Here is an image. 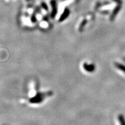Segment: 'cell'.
Here are the masks:
<instances>
[{
	"instance_id": "6da1fadb",
	"label": "cell",
	"mask_w": 125,
	"mask_h": 125,
	"mask_svg": "<svg viewBox=\"0 0 125 125\" xmlns=\"http://www.w3.org/2000/svg\"><path fill=\"white\" fill-rule=\"evenodd\" d=\"M50 5H51L52 8L51 12V18H54L57 13V6L56 1V0H51V1H50Z\"/></svg>"
},
{
	"instance_id": "7a4b0ae2",
	"label": "cell",
	"mask_w": 125,
	"mask_h": 125,
	"mask_svg": "<svg viewBox=\"0 0 125 125\" xmlns=\"http://www.w3.org/2000/svg\"><path fill=\"white\" fill-rule=\"evenodd\" d=\"M70 9L68 8L65 9V10H64L63 13H62V15H61L60 18L59 22H62V21H64V20H66V19H67V18H68V16L69 15H70Z\"/></svg>"
},
{
	"instance_id": "3957f363",
	"label": "cell",
	"mask_w": 125,
	"mask_h": 125,
	"mask_svg": "<svg viewBox=\"0 0 125 125\" xmlns=\"http://www.w3.org/2000/svg\"><path fill=\"white\" fill-rule=\"evenodd\" d=\"M83 67H84L85 70L86 71H88V72H93L95 70V66L94 64H84L83 65Z\"/></svg>"
},
{
	"instance_id": "277c9868",
	"label": "cell",
	"mask_w": 125,
	"mask_h": 125,
	"mask_svg": "<svg viewBox=\"0 0 125 125\" xmlns=\"http://www.w3.org/2000/svg\"><path fill=\"white\" fill-rule=\"evenodd\" d=\"M115 66L118 69H119V70L122 71V72L125 73V66L123 65V64H121L120 62H115Z\"/></svg>"
},
{
	"instance_id": "5b68a950",
	"label": "cell",
	"mask_w": 125,
	"mask_h": 125,
	"mask_svg": "<svg viewBox=\"0 0 125 125\" xmlns=\"http://www.w3.org/2000/svg\"><path fill=\"white\" fill-rule=\"evenodd\" d=\"M118 121L121 125H125V118L124 115L122 114H119L118 115Z\"/></svg>"
},
{
	"instance_id": "8992f818",
	"label": "cell",
	"mask_w": 125,
	"mask_h": 125,
	"mask_svg": "<svg viewBox=\"0 0 125 125\" xmlns=\"http://www.w3.org/2000/svg\"><path fill=\"white\" fill-rule=\"evenodd\" d=\"M41 6H42V7L43 8V9H45V10H46V11H48V9H49V8H48V6H47V5L45 3V2H42Z\"/></svg>"
},
{
	"instance_id": "52a82bcc",
	"label": "cell",
	"mask_w": 125,
	"mask_h": 125,
	"mask_svg": "<svg viewBox=\"0 0 125 125\" xmlns=\"http://www.w3.org/2000/svg\"><path fill=\"white\" fill-rule=\"evenodd\" d=\"M31 22H36V16H35V15H32V16H31Z\"/></svg>"
},
{
	"instance_id": "ba28073f",
	"label": "cell",
	"mask_w": 125,
	"mask_h": 125,
	"mask_svg": "<svg viewBox=\"0 0 125 125\" xmlns=\"http://www.w3.org/2000/svg\"><path fill=\"white\" fill-rule=\"evenodd\" d=\"M86 20L83 21L82 23V24L80 26V28H82L83 27H84V26L86 24Z\"/></svg>"
}]
</instances>
